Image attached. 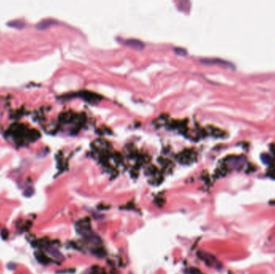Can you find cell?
I'll use <instances>...</instances> for the list:
<instances>
[{
    "mask_svg": "<svg viewBox=\"0 0 275 274\" xmlns=\"http://www.w3.org/2000/svg\"><path fill=\"white\" fill-rule=\"evenodd\" d=\"M201 62H203L204 64H206V65H221L223 67H226V68H233V65L230 62L227 60H224L219 59V58H215V59H205L202 60Z\"/></svg>",
    "mask_w": 275,
    "mask_h": 274,
    "instance_id": "cell-2",
    "label": "cell"
},
{
    "mask_svg": "<svg viewBox=\"0 0 275 274\" xmlns=\"http://www.w3.org/2000/svg\"><path fill=\"white\" fill-rule=\"evenodd\" d=\"M80 97H82L84 101H88V102L91 103V104H94V103H98L102 99L101 96L98 95V94H95V93H93V92L90 91H81L80 93Z\"/></svg>",
    "mask_w": 275,
    "mask_h": 274,
    "instance_id": "cell-1",
    "label": "cell"
},
{
    "mask_svg": "<svg viewBox=\"0 0 275 274\" xmlns=\"http://www.w3.org/2000/svg\"><path fill=\"white\" fill-rule=\"evenodd\" d=\"M261 159H262V162L265 164H269V162H271V157L267 154H262L261 155Z\"/></svg>",
    "mask_w": 275,
    "mask_h": 274,
    "instance_id": "cell-7",
    "label": "cell"
},
{
    "mask_svg": "<svg viewBox=\"0 0 275 274\" xmlns=\"http://www.w3.org/2000/svg\"><path fill=\"white\" fill-rule=\"evenodd\" d=\"M198 257H200L203 261H205L208 265H212L214 263L216 262V259L214 258V257L210 255L209 253L205 252H203V251L198 252Z\"/></svg>",
    "mask_w": 275,
    "mask_h": 274,
    "instance_id": "cell-4",
    "label": "cell"
},
{
    "mask_svg": "<svg viewBox=\"0 0 275 274\" xmlns=\"http://www.w3.org/2000/svg\"><path fill=\"white\" fill-rule=\"evenodd\" d=\"M94 274H105V273H104V272H94Z\"/></svg>",
    "mask_w": 275,
    "mask_h": 274,
    "instance_id": "cell-9",
    "label": "cell"
},
{
    "mask_svg": "<svg viewBox=\"0 0 275 274\" xmlns=\"http://www.w3.org/2000/svg\"><path fill=\"white\" fill-rule=\"evenodd\" d=\"M124 44L128 47L134 48L136 50H142L144 48V44L141 40H136V39H129L125 40Z\"/></svg>",
    "mask_w": 275,
    "mask_h": 274,
    "instance_id": "cell-3",
    "label": "cell"
},
{
    "mask_svg": "<svg viewBox=\"0 0 275 274\" xmlns=\"http://www.w3.org/2000/svg\"><path fill=\"white\" fill-rule=\"evenodd\" d=\"M175 51H176V52L177 54H179V55H185L186 53H187V51H186L185 49H183V48H175Z\"/></svg>",
    "mask_w": 275,
    "mask_h": 274,
    "instance_id": "cell-8",
    "label": "cell"
},
{
    "mask_svg": "<svg viewBox=\"0 0 275 274\" xmlns=\"http://www.w3.org/2000/svg\"><path fill=\"white\" fill-rule=\"evenodd\" d=\"M192 154L191 151H184L180 155V162L183 163H188L191 160H192Z\"/></svg>",
    "mask_w": 275,
    "mask_h": 274,
    "instance_id": "cell-5",
    "label": "cell"
},
{
    "mask_svg": "<svg viewBox=\"0 0 275 274\" xmlns=\"http://www.w3.org/2000/svg\"><path fill=\"white\" fill-rule=\"evenodd\" d=\"M94 147L96 148L100 149V150H106L107 149V145H109L107 143L106 141H103V140H97L94 143Z\"/></svg>",
    "mask_w": 275,
    "mask_h": 274,
    "instance_id": "cell-6",
    "label": "cell"
}]
</instances>
